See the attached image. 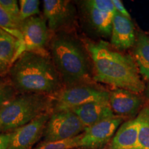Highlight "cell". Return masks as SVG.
Segmentation results:
<instances>
[{
	"label": "cell",
	"instance_id": "15",
	"mask_svg": "<svg viewBox=\"0 0 149 149\" xmlns=\"http://www.w3.org/2000/svg\"><path fill=\"white\" fill-rule=\"evenodd\" d=\"M137 117L126 121L117 130L108 149H139Z\"/></svg>",
	"mask_w": 149,
	"mask_h": 149
},
{
	"label": "cell",
	"instance_id": "12",
	"mask_svg": "<svg viewBox=\"0 0 149 149\" xmlns=\"http://www.w3.org/2000/svg\"><path fill=\"white\" fill-rule=\"evenodd\" d=\"M43 6L48 28L51 31H57L66 26L74 19L75 10L70 1L44 0Z\"/></svg>",
	"mask_w": 149,
	"mask_h": 149
},
{
	"label": "cell",
	"instance_id": "8",
	"mask_svg": "<svg viewBox=\"0 0 149 149\" xmlns=\"http://www.w3.org/2000/svg\"><path fill=\"white\" fill-rule=\"evenodd\" d=\"M19 31L23 42L21 54L24 52L42 53L48 40V30L46 19L34 16L21 22Z\"/></svg>",
	"mask_w": 149,
	"mask_h": 149
},
{
	"label": "cell",
	"instance_id": "1",
	"mask_svg": "<svg viewBox=\"0 0 149 149\" xmlns=\"http://www.w3.org/2000/svg\"><path fill=\"white\" fill-rule=\"evenodd\" d=\"M86 49L93 61L95 81L137 94L144 92L145 84L133 57L102 40L88 42Z\"/></svg>",
	"mask_w": 149,
	"mask_h": 149
},
{
	"label": "cell",
	"instance_id": "11",
	"mask_svg": "<svg viewBox=\"0 0 149 149\" xmlns=\"http://www.w3.org/2000/svg\"><path fill=\"white\" fill-rule=\"evenodd\" d=\"M109 105L113 113L123 118H135L142 109L143 100L139 94L115 88L109 92Z\"/></svg>",
	"mask_w": 149,
	"mask_h": 149
},
{
	"label": "cell",
	"instance_id": "4",
	"mask_svg": "<svg viewBox=\"0 0 149 149\" xmlns=\"http://www.w3.org/2000/svg\"><path fill=\"white\" fill-rule=\"evenodd\" d=\"M51 100L46 95L26 93L0 109V133H12L48 112Z\"/></svg>",
	"mask_w": 149,
	"mask_h": 149
},
{
	"label": "cell",
	"instance_id": "20",
	"mask_svg": "<svg viewBox=\"0 0 149 149\" xmlns=\"http://www.w3.org/2000/svg\"><path fill=\"white\" fill-rule=\"evenodd\" d=\"M40 1L21 0L19 1V20L21 22L40 13Z\"/></svg>",
	"mask_w": 149,
	"mask_h": 149
},
{
	"label": "cell",
	"instance_id": "21",
	"mask_svg": "<svg viewBox=\"0 0 149 149\" xmlns=\"http://www.w3.org/2000/svg\"><path fill=\"white\" fill-rule=\"evenodd\" d=\"M13 87L4 80L0 79V109L13 99Z\"/></svg>",
	"mask_w": 149,
	"mask_h": 149
},
{
	"label": "cell",
	"instance_id": "7",
	"mask_svg": "<svg viewBox=\"0 0 149 149\" xmlns=\"http://www.w3.org/2000/svg\"><path fill=\"white\" fill-rule=\"evenodd\" d=\"M124 120V118L123 117L115 115L86 128L81 133L79 148L83 149L102 148L112 139Z\"/></svg>",
	"mask_w": 149,
	"mask_h": 149
},
{
	"label": "cell",
	"instance_id": "3",
	"mask_svg": "<svg viewBox=\"0 0 149 149\" xmlns=\"http://www.w3.org/2000/svg\"><path fill=\"white\" fill-rule=\"evenodd\" d=\"M52 61L67 86L90 84L88 56L81 44L70 35H56L51 43Z\"/></svg>",
	"mask_w": 149,
	"mask_h": 149
},
{
	"label": "cell",
	"instance_id": "18",
	"mask_svg": "<svg viewBox=\"0 0 149 149\" xmlns=\"http://www.w3.org/2000/svg\"><path fill=\"white\" fill-rule=\"evenodd\" d=\"M136 117L139 124V149H149V107L142 108Z\"/></svg>",
	"mask_w": 149,
	"mask_h": 149
},
{
	"label": "cell",
	"instance_id": "24",
	"mask_svg": "<svg viewBox=\"0 0 149 149\" xmlns=\"http://www.w3.org/2000/svg\"><path fill=\"white\" fill-rule=\"evenodd\" d=\"M10 135V133H0V149H8Z\"/></svg>",
	"mask_w": 149,
	"mask_h": 149
},
{
	"label": "cell",
	"instance_id": "17",
	"mask_svg": "<svg viewBox=\"0 0 149 149\" xmlns=\"http://www.w3.org/2000/svg\"><path fill=\"white\" fill-rule=\"evenodd\" d=\"M133 59L139 74L144 79L149 80V36L146 33L139 32L136 35Z\"/></svg>",
	"mask_w": 149,
	"mask_h": 149
},
{
	"label": "cell",
	"instance_id": "22",
	"mask_svg": "<svg viewBox=\"0 0 149 149\" xmlns=\"http://www.w3.org/2000/svg\"><path fill=\"white\" fill-rule=\"evenodd\" d=\"M0 6L7 13L22 22L19 20V6L17 1L15 0H0Z\"/></svg>",
	"mask_w": 149,
	"mask_h": 149
},
{
	"label": "cell",
	"instance_id": "26",
	"mask_svg": "<svg viewBox=\"0 0 149 149\" xmlns=\"http://www.w3.org/2000/svg\"><path fill=\"white\" fill-rule=\"evenodd\" d=\"M0 32H5V31H3V30H1V29H0Z\"/></svg>",
	"mask_w": 149,
	"mask_h": 149
},
{
	"label": "cell",
	"instance_id": "2",
	"mask_svg": "<svg viewBox=\"0 0 149 149\" xmlns=\"http://www.w3.org/2000/svg\"><path fill=\"white\" fill-rule=\"evenodd\" d=\"M10 77L15 88L26 93L55 94L62 85L52 59L38 52L21 54L11 66Z\"/></svg>",
	"mask_w": 149,
	"mask_h": 149
},
{
	"label": "cell",
	"instance_id": "16",
	"mask_svg": "<svg viewBox=\"0 0 149 149\" xmlns=\"http://www.w3.org/2000/svg\"><path fill=\"white\" fill-rule=\"evenodd\" d=\"M21 43L6 32H0V72L6 70L21 55Z\"/></svg>",
	"mask_w": 149,
	"mask_h": 149
},
{
	"label": "cell",
	"instance_id": "9",
	"mask_svg": "<svg viewBox=\"0 0 149 149\" xmlns=\"http://www.w3.org/2000/svg\"><path fill=\"white\" fill-rule=\"evenodd\" d=\"M50 115L51 112H46L10 133L8 149H33V146L44 135Z\"/></svg>",
	"mask_w": 149,
	"mask_h": 149
},
{
	"label": "cell",
	"instance_id": "6",
	"mask_svg": "<svg viewBox=\"0 0 149 149\" xmlns=\"http://www.w3.org/2000/svg\"><path fill=\"white\" fill-rule=\"evenodd\" d=\"M85 127L70 110L53 111L44 132V141L64 140L81 135Z\"/></svg>",
	"mask_w": 149,
	"mask_h": 149
},
{
	"label": "cell",
	"instance_id": "10",
	"mask_svg": "<svg viewBox=\"0 0 149 149\" xmlns=\"http://www.w3.org/2000/svg\"><path fill=\"white\" fill-rule=\"evenodd\" d=\"M83 4L93 29L104 37L111 36L112 22L116 12L112 0H87Z\"/></svg>",
	"mask_w": 149,
	"mask_h": 149
},
{
	"label": "cell",
	"instance_id": "13",
	"mask_svg": "<svg viewBox=\"0 0 149 149\" xmlns=\"http://www.w3.org/2000/svg\"><path fill=\"white\" fill-rule=\"evenodd\" d=\"M136 40L135 26L131 19L115 12L112 22L111 46L119 51L133 47Z\"/></svg>",
	"mask_w": 149,
	"mask_h": 149
},
{
	"label": "cell",
	"instance_id": "14",
	"mask_svg": "<svg viewBox=\"0 0 149 149\" xmlns=\"http://www.w3.org/2000/svg\"><path fill=\"white\" fill-rule=\"evenodd\" d=\"M71 111L79 117L85 128L115 115L107 102H92Z\"/></svg>",
	"mask_w": 149,
	"mask_h": 149
},
{
	"label": "cell",
	"instance_id": "5",
	"mask_svg": "<svg viewBox=\"0 0 149 149\" xmlns=\"http://www.w3.org/2000/svg\"><path fill=\"white\" fill-rule=\"evenodd\" d=\"M109 92L91 84H81L59 91L53 100V111L71 110L92 102H107Z\"/></svg>",
	"mask_w": 149,
	"mask_h": 149
},
{
	"label": "cell",
	"instance_id": "19",
	"mask_svg": "<svg viewBox=\"0 0 149 149\" xmlns=\"http://www.w3.org/2000/svg\"><path fill=\"white\" fill-rule=\"evenodd\" d=\"M81 135L76 137L64 140L45 141L37 144L33 149H74L79 148V142L81 139Z\"/></svg>",
	"mask_w": 149,
	"mask_h": 149
},
{
	"label": "cell",
	"instance_id": "23",
	"mask_svg": "<svg viewBox=\"0 0 149 149\" xmlns=\"http://www.w3.org/2000/svg\"><path fill=\"white\" fill-rule=\"evenodd\" d=\"M112 1H113V5H114L115 11H116L117 13L121 15L124 17L129 19H132L129 12L126 10V8H125L124 4H123L122 1H120V0H112Z\"/></svg>",
	"mask_w": 149,
	"mask_h": 149
},
{
	"label": "cell",
	"instance_id": "25",
	"mask_svg": "<svg viewBox=\"0 0 149 149\" xmlns=\"http://www.w3.org/2000/svg\"><path fill=\"white\" fill-rule=\"evenodd\" d=\"M144 92H145V95H146V98L148 99L149 101V80L147 83L146 86H145V89H144Z\"/></svg>",
	"mask_w": 149,
	"mask_h": 149
}]
</instances>
